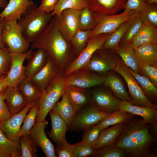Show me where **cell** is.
<instances>
[{
	"label": "cell",
	"mask_w": 157,
	"mask_h": 157,
	"mask_svg": "<svg viewBox=\"0 0 157 157\" xmlns=\"http://www.w3.org/2000/svg\"><path fill=\"white\" fill-rule=\"evenodd\" d=\"M38 100L36 102L25 115L21 129L20 136L28 134L35 124L39 113Z\"/></svg>",
	"instance_id": "cell-38"
},
{
	"label": "cell",
	"mask_w": 157,
	"mask_h": 157,
	"mask_svg": "<svg viewBox=\"0 0 157 157\" xmlns=\"http://www.w3.org/2000/svg\"><path fill=\"white\" fill-rule=\"evenodd\" d=\"M8 2L6 0H0V8H4L7 5Z\"/></svg>",
	"instance_id": "cell-54"
},
{
	"label": "cell",
	"mask_w": 157,
	"mask_h": 157,
	"mask_svg": "<svg viewBox=\"0 0 157 157\" xmlns=\"http://www.w3.org/2000/svg\"><path fill=\"white\" fill-rule=\"evenodd\" d=\"M4 74L0 76V93L3 91L8 86L6 76Z\"/></svg>",
	"instance_id": "cell-52"
},
{
	"label": "cell",
	"mask_w": 157,
	"mask_h": 157,
	"mask_svg": "<svg viewBox=\"0 0 157 157\" xmlns=\"http://www.w3.org/2000/svg\"><path fill=\"white\" fill-rule=\"evenodd\" d=\"M60 69L54 60L49 56L45 66L31 78L32 81L43 93Z\"/></svg>",
	"instance_id": "cell-17"
},
{
	"label": "cell",
	"mask_w": 157,
	"mask_h": 157,
	"mask_svg": "<svg viewBox=\"0 0 157 157\" xmlns=\"http://www.w3.org/2000/svg\"><path fill=\"white\" fill-rule=\"evenodd\" d=\"M147 5L146 0H127L124 10H133L139 13L144 9Z\"/></svg>",
	"instance_id": "cell-48"
},
{
	"label": "cell",
	"mask_w": 157,
	"mask_h": 157,
	"mask_svg": "<svg viewBox=\"0 0 157 157\" xmlns=\"http://www.w3.org/2000/svg\"><path fill=\"white\" fill-rule=\"evenodd\" d=\"M120 110L133 115H139L143 118V123L154 125L157 124V110L156 109L134 105L130 102L121 101Z\"/></svg>",
	"instance_id": "cell-21"
},
{
	"label": "cell",
	"mask_w": 157,
	"mask_h": 157,
	"mask_svg": "<svg viewBox=\"0 0 157 157\" xmlns=\"http://www.w3.org/2000/svg\"><path fill=\"white\" fill-rule=\"evenodd\" d=\"M17 88L28 102L36 101L42 97L43 92L32 81L26 77L18 84Z\"/></svg>",
	"instance_id": "cell-33"
},
{
	"label": "cell",
	"mask_w": 157,
	"mask_h": 157,
	"mask_svg": "<svg viewBox=\"0 0 157 157\" xmlns=\"http://www.w3.org/2000/svg\"><path fill=\"white\" fill-rule=\"evenodd\" d=\"M138 12L133 10H124L122 13L117 15L101 16L94 13L98 24L92 30L90 39L100 34L111 33L122 24L132 18Z\"/></svg>",
	"instance_id": "cell-9"
},
{
	"label": "cell",
	"mask_w": 157,
	"mask_h": 157,
	"mask_svg": "<svg viewBox=\"0 0 157 157\" xmlns=\"http://www.w3.org/2000/svg\"><path fill=\"white\" fill-rule=\"evenodd\" d=\"M64 72L60 71L43 93L38 100L39 113L36 122L44 120L47 115L64 93L66 85Z\"/></svg>",
	"instance_id": "cell-4"
},
{
	"label": "cell",
	"mask_w": 157,
	"mask_h": 157,
	"mask_svg": "<svg viewBox=\"0 0 157 157\" xmlns=\"http://www.w3.org/2000/svg\"><path fill=\"white\" fill-rule=\"evenodd\" d=\"M101 130L99 124L90 127L84 131L82 141L91 146L98 139Z\"/></svg>",
	"instance_id": "cell-47"
},
{
	"label": "cell",
	"mask_w": 157,
	"mask_h": 157,
	"mask_svg": "<svg viewBox=\"0 0 157 157\" xmlns=\"http://www.w3.org/2000/svg\"><path fill=\"white\" fill-rule=\"evenodd\" d=\"M5 92L6 104L12 115L21 111L28 103L17 88L8 86Z\"/></svg>",
	"instance_id": "cell-24"
},
{
	"label": "cell",
	"mask_w": 157,
	"mask_h": 157,
	"mask_svg": "<svg viewBox=\"0 0 157 157\" xmlns=\"http://www.w3.org/2000/svg\"><path fill=\"white\" fill-rule=\"evenodd\" d=\"M88 7V0H59L51 13L53 16L59 17L64 10L72 9L81 11Z\"/></svg>",
	"instance_id": "cell-36"
},
{
	"label": "cell",
	"mask_w": 157,
	"mask_h": 157,
	"mask_svg": "<svg viewBox=\"0 0 157 157\" xmlns=\"http://www.w3.org/2000/svg\"><path fill=\"white\" fill-rule=\"evenodd\" d=\"M64 92L77 111L92 103L91 93L89 89L69 85L66 86Z\"/></svg>",
	"instance_id": "cell-19"
},
{
	"label": "cell",
	"mask_w": 157,
	"mask_h": 157,
	"mask_svg": "<svg viewBox=\"0 0 157 157\" xmlns=\"http://www.w3.org/2000/svg\"><path fill=\"white\" fill-rule=\"evenodd\" d=\"M55 152L59 157H74L72 151V144L67 141L59 145H57L54 149Z\"/></svg>",
	"instance_id": "cell-49"
},
{
	"label": "cell",
	"mask_w": 157,
	"mask_h": 157,
	"mask_svg": "<svg viewBox=\"0 0 157 157\" xmlns=\"http://www.w3.org/2000/svg\"><path fill=\"white\" fill-rule=\"evenodd\" d=\"M31 48L24 53L10 52L11 65L6 78L8 86L17 88L19 83L26 78L24 62L33 52Z\"/></svg>",
	"instance_id": "cell-13"
},
{
	"label": "cell",
	"mask_w": 157,
	"mask_h": 157,
	"mask_svg": "<svg viewBox=\"0 0 157 157\" xmlns=\"http://www.w3.org/2000/svg\"><path fill=\"white\" fill-rule=\"evenodd\" d=\"M129 68L131 74L139 83L147 97L150 101L151 100L156 101L157 98V88L148 77L138 74Z\"/></svg>",
	"instance_id": "cell-35"
},
{
	"label": "cell",
	"mask_w": 157,
	"mask_h": 157,
	"mask_svg": "<svg viewBox=\"0 0 157 157\" xmlns=\"http://www.w3.org/2000/svg\"><path fill=\"white\" fill-rule=\"evenodd\" d=\"M150 125L141 120H130L126 123L114 145L124 150L126 156H149L155 141L149 131Z\"/></svg>",
	"instance_id": "cell-2"
},
{
	"label": "cell",
	"mask_w": 157,
	"mask_h": 157,
	"mask_svg": "<svg viewBox=\"0 0 157 157\" xmlns=\"http://www.w3.org/2000/svg\"><path fill=\"white\" fill-rule=\"evenodd\" d=\"M53 16L51 12H42L36 5L27 10L17 20L23 36L26 41L31 43L44 29Z\"/></svg>",
	"instance_id": "cell-3"
},
{
	"label": "cell",
	"mask_w": 157,
	"mask_h": 157,
	"mask_svg": "<svg viewBox=\"0 0 157 157\" xmlns=\"http://www.w3.org/2000/svg\"><path fill=\"white\" fill-rule=\"evenodd\" d=\"M5 90L0 93V103L5 100L6 96Z\"/></svg>",
	"instance_id": "cell-55"
},
{
	"label": "cell",
	"mask_w": 157,
	"mask_h": 157,
	"mask_svg": "<svg viewBox=\"0 0 157 157\" xmlns=\"http://www.w3.org/2000/svg\"><path fill=\"white\" fill-rule=\"evenodd\" d=\"M119 58L113 50L100 49L93 53L82 68L105 75L108 72L113 70Z\"/></svg>",
	"instance_id": "cell-8"
},
{
	"label": "cell",
	"mask_w": 157,
	"mask_h": 157,
	"mask_svg": "<svg viewBox=\"0 0 157 157\" xmlns=\"http://www.w3.org/2000/svg\"><path fill=\"white\" fill-rule=\"evenodd\" d=\"M72 151L74 157H85L90 156L94 150L91 145L81 141L72 144Z\"/></svg>",
	"instance_id": "cell-44"
},
{
	"label": "cell",
	"mask_w": 157,
	"mask_h": 157,
	"mask_svg": "<svg viewBox=\"0 0 157 157\" xmlns=\"http://www.w3.org/2000/svg\"><path fill=\"white\" fill-rule=\"evenodd\" d=\"M88 7L95 14L101 16L116 14L125 8L127 0H88Z\"/></svg>",
	"instance_id": "cell-18"
},
{
	"label": "cell",
	"mask_w": 157,
	"mask_h": 157,
	"mask_svg": "<svg viewBox=\"0 0 157 157\" xmlns=\"http://www.w3.org/2000/svg\"><path fill=\"white\" fill-rule=\"evenodd\" d=\"M126 123L117 124L101 130L97 140L91 145L95 150L102 147L114 145Z\"/></svg>",
	"instance_id": "cell-23"
},
{
	"label": "cell",
	"mask_w": 157,
	"mask_h": 157,
	"mask_svg": "<svg viewBox=\"0 0 157 157\" xmlns=\"http://www.w3.org/2000/svg\"><path fill=\"white\" fill-rule=\"evenodd\" d=\"M12 116L5 101L0 103V122L9 118Z\"/></svg>",
	"instance_id": "cell-51"
},
{
	"label": "cell",
	"mask_w": 157,
	"mask_h": 157,
	"mask_svg": "<svg viewBox=\"0 0 157 157\" xmlns=\"http://www.w3.org/2000/svg\"><path fill=\"white\" fill-rule=\"evenodd\" d=\"M35 5L32 0H9L0 13V20H17L27 10Z\"/></svg>",
	"instance_id": "cell-20"
},
{
	"label": "cell",
	"mask_w": 157,
	"mask_h": 157,
	"mask_svg": "<svg viewBox=\"0 0 157 157\" xmlns=\"http://www.w3.org/2000/svg\"><path fill=\"white\" fill-rule=\"evenodd\" d=\"M91 31L79 30L72 38L70 42L77 56L86 46L90 39Z\"/></svg>",
	"instance_id": "cell-37"
},
{
	"label": "cell",
	"mask_w": 157,
	"mask_h": 157,
	"mask_svg": "<svg viewBox=\"0 0 157 157\" xmlns=\"http://www.w3.org/2000/svg\"><path fill=\"white\" fill-rule=\"evenodd\" d=\"M0 157H22L19 142L6 137L0 129Z\"/></svg>",
	"instance_id": "cell-32"
},
{
	"label": "cell",
	"mask_w": 157,
	"mask_h": 157,
	"mask_svg": "<svg viewBox=\"0 0 157 157\" xmlns=\"http://www.w3.org/2000/svg\"><path fill=\"white\" fill-rule=\"evenodd\" d=\"M36 101L28 102L21 111L0 122V129L6 134L7 137L14 142H19L21 125L25 115Z\"/></svg>",
	"instance_id": "cell-15"
},
{
	"label": "cell",
	"mask_w": 157,
	"mask_h": 157,
	"mask_svg": "<svg viewBox=\"0 0 157 157\" xmlns=\"http://www.w3.org/2000/svg\"><path fill=\"white\" fill-rule=\"evenodd\" d=\"M5 21L3 19L0 20V48L6 46V44L2 40L1 36L2 30Z\"/></svg>",
	"instance_id": "cell-53"
},
{
	"label": "cell",
	"mask_w": 157,
	"mask_h": 157,
	"mask_svg": "<svg viewBox=\"0 0 157 157\" xmlns=\"http://www.w3.org/2000/svg\"><path fill=\"white\" fill-rule=\"evenodd\" d=\"M157 44V28L143 24L132 40L131 44L134 49L147 44Z\"/></svg>",
	"instance_id": "cell-28"
},
{
	"label": "cell",
	"mask_w": 157,
	"mask_h": 157,
	"mask_svg": "<svg viewBox=\"0 0 157 157\" xmlns=\"http://www.w3.org/2000/svg\"><path fill=\"white\" fill-rule=\"evenodd\" d=\"M59 0H42L40 6L38 8L41 11L47 13L51 12Z\"/></svg>",
	"instance_id": "cell-50"
},
{
	"label": "cell",
	"mask_w": 157,
	"mask_h": 157,
	"mask_svg": "<svg viewBox=\"0 0 157 157\" xmlns=\"http://www.w3.org/2000/svg\"><path fill=\"white\" fill-rule=\"evenodd\" d=\"M1 36L10 52L24 53L29 50L30 44L23 36L17 20L5 22L2 29Z\"/></svg>",
	"instance_id": "cell-7"
},
{
	"label": "cell",
	"mask_w": 157,
	"mask_h": 157,
	"mask_svg": "<svg viewBox=\"0 0 157 157\" xmlns=\"http://www.w3.org/2000/svg\"><path fill=\"white\" fill-rule=\"evenodd\" d=\"M125 151L115 145L106 146L95 150L90 156L94 157H124Z\"/></svg>",
	"instance_id": "cell-42"
},
{
	"label": "cell",
	"mask_w": 157,
	"mask_h": 157,
	"mask_svg": "<svg viewBox=\"0 0 157 157\" xmlns=\"http://www.w3.org/2000/svg\"><path fill=\"white\" fill-rule=\"evenodd\" d=\"M19 142L22 157H37V147L29 134L20 136Z\"/></svg>",
	"instance_id": "cell-41"
},
{
	"label": "cell",
	"mask_w": 157,
	"mask_h": 157,
	"mask_svg": "<svg viewBox=\"0 0 157 157\" xmlns=\"http://www.w3.org/2000/svg\"><path fill=\"white\" fill-rule=\"evenodd\" d=\"M103 85L108 88L116 97L121 101L131 103L129 93L122 81L118 74L111 71L105 75Z\"/></svg>",
	"instance_id": "cell-22"
},
{
	"label": "cell",
	"mask_w": 157,
	"mask_h": 157,
	"mask_svg": "<svg viewBox=\"0 0 157 157\" xmlns=\"http://www.w3.org/2000/svg\"><path fill=\"white\" fill-rule=\"evenodd\" d=\"M147 4H149L152 3H157V0H146Z\"/></svg>",
	"instance_id": "cell-56"
},
{
	"label": "cell",
	"mask_w": 157,
	"mask_h": 157,
	"mask_svg": "<svg viewBox=\"0 0 157 157\" xmlns=\"http://www.w3.org/2000/svg\"><path fill=\"white\" fill-rule=\"evenodd\" d=\"M33 52L26 60L28 64L25 67L26 77L31 78L46 65L49 57L46 51L41 48Z\"/></svg>",
	"instance_id": "cell-26"
},
{
	"label": "cell",
	"mask_w": 157,
	"mask_h": 157,
	"mask_svg": "<svg viewBox=\"0 0 157 157\" xmlns=\"http://www.w3.org/2000/svg\"><path fill=\"white\" fill-rule=\"evenodd\" d=\"M60 101H58L52 108L65 121L68 126L77 112L71 104L65 92Z\"/></svg>",
	"instance_id": "cell-30"
},
{
	"label": "cell",
	"mask_w": 157,
	"mask_h": 157,
	"mask_svg": "<svg viewBox=\"0 0 157 157\" xmlns=\"http://www.w3.org/2000/svg\"><path fill=\"white\" fill-rule=\"evenodd\" d=\"M139 74L148 77L157 88V65L140 64Z\"/></svg>",
	"instance_id": "cell-46"
},
{
	"label": "cell",
	"mask_w": 157,
	"mask_h": 157,
	"mask_svg": "<svg viewBox=\"0 0 157 157\" xmlns=\"http://www.w3.org/2000/svg\"><path fill=\"white\" fill-rule=\"evenodd\" d=\"M110 113L101 111L92 103L78 111L68 126L71 131H83L99 124Z\"/></svg>",
	"instance_id": "cell-6"
},
{
	"label": "cell",
	"mask_w": 157,
	"mask_h": 157,
	"mask_svg": "<svg viewBox=\"0 0 157 157\" xmlns=\"http://www.w3.org/2000/svg\"><path fill=\"white\" fill-rule=\"evenodd\" d=\"M114 50L128 67L139 74L140 63L131 44L119 43Z\"/></svg>",
	"instance_id": "cell-27"
},
{
	"label": "cell",
	"mask_w": 157,
	"mask_h": 157,
	"mask_svg": "<svg viewBox=\"0 0 157 157\" xmlns=\"http://www.w3.org/2000/svg\"><path fill=\"white\" fill-rule=\"evenodd\" d=\"M138 13V12L130 19L123 23L113 32L110 33L101 49H110L115 50Z\"/></svg>",
	"instance_id": "cell-31"
},
{
	"label": "cell",
	"mask_w": 157,
	"mask_h": 157,
	"mask_svg": "<svg viewBox=\"0 0 157 157\" xmlns=\"http://www.w3.org/2000/svg\"><path fill=\"white\" fill-rule=\"evenodd\" d=\"M80 11L72 9L63 10L57 19V25L64 38L70 42L74 34L79 30Z\"/></svg>",
	"instance_id": "cell-14"
},
{
	"label": "cell",
	"mask_w": 157,
	"mask_h": 157,
	"mask_svg": "<svg viewBox=\"0 0 157 157\" xmlns=\"http://www.w3.org/2000/svg\"><path fill=\"white\" fill-rule=\"evenodd\" d=\"M143 23L139 13L131 24L119 43H130L142 26Z\"/></svg>",
	"instance_id": "cell-43"
},
{
	"label": "cell",
	"mask_w": 157,
	"mask_h": 157,
	"mask_svg": "<svg viewBox=\"0 0 157 157\" xmlns=\"http://www.w3.org/2000/svg\"><path fill=\"white\" fill-rule=\"evenodd\" d=\"M51 120V129L48 134L52 141L59 145L66 142V133L68 126L56 113L51 110L49 113Z\"/></svg>",
	"instance_id": "cell-25"
},
{
	"label": "cell",
	"mask_w": 157,
	"mask_h": 157,
	"mask_svg": "<svg viewBox=\"0 0 157 157\" xmlns=\"http://www.w3.org/2000/svg\"><path fill=\"white\" fill-rule=\"evenodd\" d=\"M10 65V52L8 47L0 48V76L7 74Z\"/></svg>",
	"instance_id": "cell-45"
},
{
	"label": "cell",
	"mask_w": 157,
	"mask_h": 157,
	"mask_svg": "<svg viewBox=\"0 0 157 157\" xmlns=\"http://www.w3.org/2000/svg\"><path fill=\"white\" fill-rule=\"evenodd\" d=\"M105 75L81 68L65 76L66 85H72L86 89L103 85Z\"/></svg>",
	"instance_id": "cell-11"
},
{
	"label": "cell",
	"mask_w": 157,
	"mask_h": 157,
	"mask_svg": "<svg viewBox=\"0 0 157 157\" xmlns=\"http://www.w3.org/2000/svg\"><path fill=\"white\" fill-rule=\"evenodd\" d=\"M138 13L143 24L157 28V3L147 4Z\"/></svg>",
	"instance_id": "cell-40"
},
{
	"label": "cell",
	"mask_w": 157,
	"mask_h": 157,
	"mask_svg": "<svg viewBox=\"0 0 157 157\" xmlns=\"http://www.w3.org/2000/svg\"><path fill=\"white\" fill-rule=\"evenodd\" d=\"M57 18L56 15L52 16L44 29L31 42L30 48L45 50L61 71L65 72L77 56L70 42L64 38L58 29Z\"/></svg>",
	"instance_id": "cell-1"
},
{
	"label": "cell",
	"mask_w": 157,
	"mask_h": 157,
	"mask_svg": "<svg viewBox=\"0 0 157 157\" xmlns=\"http://www.w3.org/2000/svg\"><path fill=\"white\" fill-rule=\"evenodd\" d=\"M110 34L101 33L90 39L85 49L69 65L64 72L65 76L83 68L93 53L101 49Z\"/></svg>",
	"instance_id": "cell-10"
},
{
	"label": "cell",
	"mask_w": 157,
	"mask_h": 157,
	"mask_svg": "<svg viewBox=\"0 0 157 157\" xmlns=\"http://www.w3.org/2000/svg\"><path fill=\"white\" fill-rule=\"evenodd\" d=\"M47 122L44 120L36 122L29 135L36 147H40L47 157H57L53 146L45 132Z\"/></svg>",
	"instance_id": "cell-16"
},
{
	"label": "cell",
	"mask_w": 157,
	"mask_h": 157,
	"mask_svg": "<svg viewBox=\"0 0 157 157\" xmlns=\"http://www.w3.org/2000/svg\"><path fill=\"white\" fill-rule=\"evenodd\" d=\"M113 70L120 75L126 82L131 104L136 106L157 109L156 105L152 103L145 95L131 72L129 67L121 58H119Z\"/></svg>",
	"instance_id": "cell-5"
},
{
	"label": "cell",
	"mask_w": 157,
	"mask_h": 157,
	"mask_svg": "<svg viewBox=\"0 0 157 157\" xmlns=\"http://www.w3.org/2000/svg\"><path fill=\"white\" fill-rule=\"evenodd\" d=\"M133 115L129 113L120 110L114 112L110 113L99 124V128L102 130L111 126L126 123Z\"/></svg>",
	"instance_id": "cell-34"
},
{
	"label": "cell",
	"mask_w": 157,
	"mask_h": 157,
	"mask_svg": "<svg viewBox=\"0 0 157 157\" xmlns=\"http://www.w3.org/2000/svg\"><path fill=\"white\" fill-rule=\"evenodd\" d=\"M79 24V30L81 31L92 30L97 26L98 22L94 17V13L88 7L80 11Z\"/></svg>",
	"instance_id": "cell-39"
},
{
	"label": "cell",
	"mask_w": 157,
	"mask_h": 157,
	"mask_svg": "<svg viewBox=\"0 0 157 157\" xmlns=\"http://www.w3.org/2000/svg\"><path fill=\"white\" fill-rule=\"evenodd\" d=\"M92 103L99 110L111 113L120 110L121 101L116 97L108 87L104 86L90 90Z\"/></svg>",
	"instance_id": "cell-12"
},
{
	"label": "cell",
	"mask_w": 157,
	"mask_h": 157,
	"mask_svg": "<svg viewBox=\"0 0 157 157\" xmlns=\"http://www.w3.org/2000/svg\"><path fill=\"white\" fill-rule=\"evenodd\" d=\"M134 50L140 64L157 65V44H145Z\"/></svg>",
	"instance_id": "cell-29"
}]
</instances>
